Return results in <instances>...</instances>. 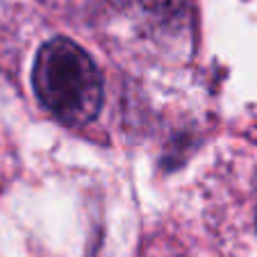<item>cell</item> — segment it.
I'll return each instance as SVG.
<instances>
[{"mask_svg":"<svg viewBox=\"0 0 257 257\" xmlns=\"http://www.w3.org/2000/svg\"><path fill=\"white\" fill-rule=\"evenodd\" d=\"M37 98L66 125L93 121L102 105V75L93 59L71 39L46 41L32 71Z\"/></svg>","mask_w":257,"mask_h":257,"instance_id":"obj_1","label":"cell"}]
</instances>
